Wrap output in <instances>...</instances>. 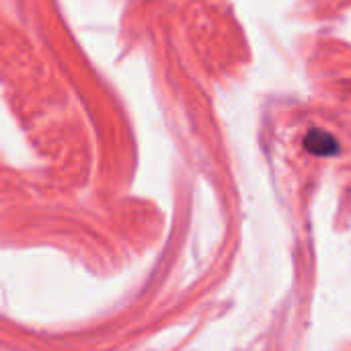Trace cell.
<instances>
[{
	"label": "cell",
	"mask_w": 351,
	"mask_h": 351,
	"mask_svg": "<svg viewBox=\"0 0 351 351\" xmlns=\"http://www.w3.org/2000/svg\"><path fill=\"white\" fill-rule=\"evenodd\" d=\"M304 146H306L308 152L319 154V156H333V154H337V150H339L337 140H335L331 134L321 132V130L311 132V134L306 136V140H304Z\"/></svg>",
	"instance_id": "6da1fadb"
}]
</instances>
